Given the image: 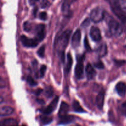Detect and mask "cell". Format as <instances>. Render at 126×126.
<instances>
[{"mask_svg":"<svg viewBox=\"0 0 126 126\" xmlns=\"http://www.w3.org/2000/svg\"><path fill=\"white\" fill-rule=\"evenodd\" d=\"M49 4V1L48 0H42L41 2V7L42 8H46Z\"/></svg>","mask_w":126,"mask_h":126,"instance_id":"32","label":"cell"},{"mask_svg":"<svg viewBox=\"0 0 126 126\" xmlns=\"http://www.w3.org/2000/svg\"><path fill=\"white\" fill-rule=\"evenodd\" d=\"M70 3L69 2V1L68 0H65L63 2L62 5V11L63 12H68L70 10Z\"/></svg>","mask_w":126,"mask_h":126,"instance_id":"23","label":"cell"},{"mask_svg":"<svg viewBox=\"0 0 126 126\" xmlns=\"http://www.w3.org/2000/svg\"><path fill=\"white\" fill-rule=\"evenodd\" d=\"M39 18L42 20H46L47 18V14L46 12L43 11V12H40V14H39Z\"/></svg>","mask_w":126,"mask_h":126,"instance_id":"31","label":"cell"},{"mask_svg":"<svg viewBox=\"0 0 126 126\" xmlns=\"http://www.w3.org/2000/svg\"><path fill=\"white\" fill-rule=\"evenodd\" d=\"M85 71H86V76H87V78L89 80L93 79L96 75L95 70L94 68L92 65L91 63H87V65H86Z\"/></svg>","mask_w":126,"mask_h":126,"instance_id":"11","label":"cell"},{"mask_svg":"<svg viewBox=\"0 0 126 126\" xmlns=\"http://www.w3.org/2000/svg\"><path fill=\"white\" fill-rule=\"evenodd\" d=\"M20 41L23 46L28 48H34L38 45V41L37 39L29 38L25 35L20 36Z\"/></svg>","mask_w":126,"mask_h":126,"instance_id":"5","label":"cell"},{"mask_svg":"<svg viewBox=\"0 0 126 126\" xmlns=\"http://www.w3.org/2000/svg\"><path fill=\"white\" fill-rule=\"evenodd\" d=\"M84 55H81L78 57L77 63L75 66V76L78 79H81L84 73Z\"/></svg>","mask_w":126,"mask_h":126,"instance_id":"4","label":"cell"},{"mask_svg":"<svg viewBox=\"0 0 126 126\" xmlns=\"http://www.w3.org/2000/svg\"><path fill=\"white\" fill-rule=\"evenodd\" d=\"M59 118H60V120H59V124H63V125L71 123V122L75 120V117L73 116L68 115V114L67 115L63 116H60Z\"/></svg>","mask_w":126,"mask_h":126,"instance_id":"16","label":"cell"},{"mask_svg":"<svg viewBox=\"0 0 126 126\" xmlns=\"http://www.w3.org/2000/svg\"><path fill=\"white\" fill-rule=\"evenodd\" d=\"M111 9L116 16L123 23L126 22V13L122 9L116 6L110 5Z\"/></svg>","mask_w":126,"mask_h":126,"instance_id":"6","label":"cell"},{"mask_svg":"<svg viewBox=\"0 0 126 126\" xmlns=\"http://www.w3.org/2000/svg\"><path fill=\"white\" fill-rule=\"evenodd\" d=\"M105 101V91L102 90L99 92L98 94L97 95L96 98V103H97V107L99 110H102L103 109V105H104Z\"/></svg>","mask_w":126,"mask_h":126,"instance_id":"12","label":"cell"},{"mask_svg":"<svg viewBox=\"0 0 126 126\" xmlns=\"http://www.w3.org/2000/svg\"><path fill=\"white\" fill-rule=\"evenodd\" d=\"M36 38L38 41H41L44 39L46 36V29L45 25L43 23L37 25L36 28Z\"/></svg>","mask_w":126,"mask_h":126,"instance_id":"9","label":"cell"},{"mask_svg":"<svg viewBox=\"0 0 126 126\" xmlns=\"http://www.w3.org/2000/svg\"><path fill=\"white\" fill-rule=\"evenodd\" d=\"M124 63H126V62L124 60H115V64L117 66H121L124 65Z\"/></svg>","mask_w":126,"mask_h":126,"instance_id":"35","label":"cell"},{"mask_svg":"<svg viewBox=\"0 0 126 126\" xmlns=\"http://www.w3.org/2000/svg\"><path fill=\"white\" fill-rule=\"evenodd\" d=\"M122 107H123V112H124V114L126 116V102L124 103V104L123 105V106H122Z\"/></svg>","mask_w":126,"mask_h":126,"instance_id":"37","label":"cell"},{"mask_svg":"<svg viewBox=\"0 0 126 126\" xmlns=\"http://www.w3.org/2000/svg\"><path fill=\"white\" fill-rule=\"evenodd\" d=\"M97 54L99 56L103 57L107 55V47L105 44H103L98 48L97 50Z\"/></svg>","mask_w":126,"mask_h":126,"instance_id":"21","label":"cell"},{"mask_svg":"<svg viewBox=\"0 0 126 126\" xmlns=\"http://www.w3.org/2000/svg\"><path fill=\"white\" fill-rule=\"evenodd\" d=\"M72 31L71 30H65L61 35L59 36V44L62 49H65L68 44L69 41H70V36H71Z\"/></svg>","mask_w":126,"mask_h":126,"instance_id":"3","label":"cell"},{"mask_svg":"<svg viewBox=\"0 0 126 126\" xmlns=\"http://www.w3.org/2000/svg\"><path fill=\"white\" fill-rule=\"evenodd\" d=\"M39 0H28V2H29V4L31 5V6H33V5L35 4Z\"/></svg>","mask_w":126,"mask_h":126,"instance_id":"36","label":"cell"},{"mask_svg":"<svg viewBox=\"0 0 126 126\" xmlns=\"http://www.w3.org/2000/svg\"><path fill=\"white\" fill-rule=\"evenodd\" d=\"M46 65H42L40 68V70H39V77L43 78V76L45 75L46 71Z\"/></svg>","mask_w":126,"mask_h":126,"instance_id":"28","label":"cell"},{"mask_svg":"<svg viewBox=\"0 0 126 126\" xmlns=\"http://www.w3.org/2000/svg\"><path fill=\"white\" fill-rule=\"evenodd\" d=\"M73 108L74 111L75 112H77V113H84V112H85L84 110L81 107L79 102H78L77 100L73 101Z\"/></svg>","mask_w":126,"mask_h":126,"instance_id":"20","label":"cell"},{"mask_svg":"<svg viewBox=\"0 0 126 126\" xmlns=\"http://www.w3.org/2000/svg\"><path fill=\"white\" fill-rule=\"evenodd\" d=\"M116 90L118 95L123 97L126 94V84L123 82H119L116 86Z\"/></svg>","mask_w":126,"mask_h":126,"instance_id":"14","label":"cell"},{"mask_svg":"<svg viewBox=\"0 0 126 126\" xmlns=\"http://www.w3.org/2000/svg\"><path fill=\"white\" fill-rule=\"evenodd\" d=\"M110 5L116 6L120 7L126 13V1L125 0H106Z\"/></svg>","mask_w":126,"mask_h":126,"instance_id":"13","label":"cell"},{"mask_svg":"<svg viewBox=\"0 0 126 126\" xmlns=\"http://www.w3.org/2000/svg\"><path fill=\"white\" fill-rule=\"evenodd\" d=\"M23 29H24L25 31H26L27 32H30L32 29V24L28 22H25L24 24H23Z\"/></svg>","mask_w":126,"mask_h":126,"instance_id":"27","label":"cell"},{"mask_svg":"<svg viewBox=\"0 0 126 126\" xmlns=\"http://www.w3.org/2000/svg\"><path fill=\"white\" fill-rule=\"evenodd\" d=\"M14 112V109L11 107L9 106H4L1 108L0 110V114L1 116H6L12 114Z\"/></svg>","mask_w":126,"mask_h":126,"instance_id":"18","label":"cell"},{"mask_svg":"<svg viewBox=\"0 0 126 126\" xmlns=\"http://www.w3.org/2000/svg\"><path fill=\"white\" fill-rule=\"evenodd\" d=\"M26 80H27V82H28V83L31 86H35L38 84H37V82L35 81V80L33 78V77H32V76H27Z\"/></svg>","mask_w":126,"mask_h":126,"instance_id":"25","label":"cell"},{"mask_svg":"<svg viewBox=\"0 0 126 126\" xmlns=\"http://www.w3.org/2000/svg\"><path fill=\"white\" fill-rule=\"evenodd\" d=\"M45 95L47 98H51L54 95V91L51 87H48L45 91Z\"/></svg>","mask_w":126,"mask_h":126,"instance_id":"24","label":"cell"},{"mask_svg":"<svg viewBox=\"0 0 126 126\" xmlns=\"http://www.w3.org/2000/svg\"><path fill=\"white\" fill-rule=\"evenodd\" d=\"M41 92H42V90L39 89H38L36 91V94L37 95H39L40 94Z\"/></svg>","mask_w":126,"mask_h":126,"instance_id":"38","label":"cell"},{"mask_svg":"<svg viewBox=\"0 0 126 126\" xmlns=\"http://www.w3.org/2000/svg\"><path fill=\"white\" fill-rule=\"evenodd\" d=\"M72 64H73L72 57H71V54L69 53V54H68L67 55V63H66V66H65V70H64V71H65V74L66 76L70 71L71 66H72Z\"/></svg>","mask_w":126,"mask_h":126,"instance_id":"19","label":"cell"},{"mask_svg":"<svg viewBox=\"0 0 126 126\" xmlns=\"http://www.w3.org/2000/svg\"><path fill=\"white\" fill-rule=\"evenodd\" d=\"M105 17V12L104 10L99 7H95L91 11L90 19L94 23H98L103 20Z\"/></svg>","mask_w":126,"mask_h":126,"instance_id":"2","label":"cell"},{"mask_svg":"<svg viewBox=\"0 0 126 126\" xmlns=\"http://www.w3.org/2000/svg\"><path fill=\"white\" fill-rule=\"evenodd\" d=\"M84 46H85V48H86V49L87 50V51H88V52L91 51V46H90V44H89V43L88 40H87V37H86V38H85Z\"/></svg>","mask_w":126,"mask_h":126,"instance_id":"30","label":"cell"},{"mask_svg":"<svg viewBox=\"0 0 126 126\" xmlns=\"http://www.w3.org/2000/svg\"><path fill=\"white\" fill-rule=\"evenodd\" d=\"M58 102H59V97L56 96L55 98H54L52 101L51 102V103L44 110H41V113H43V114H45V115H49V114H51L53 111L55 110L57 106Z\"/></svg>","mask_w":126,"mask_h":126,"instance_id":"7","label":"cell"},{"mask_svg":"<svg viewBox=\"0 0 126 126\" xmlns=\"http://www.w3.org/2000/svg\"><path fill=\"white\" fill-rule=\"evenodd\" d=\"M69 105L65 102H62L61 103L60 107V110L59 111V117L67 115L68 111L69 110Z\"/></svg>","mask_w":126,"mask_h":126,"instance_id":"15","label":"cell"},{"mask_svg":"<svg viewBox=\"0 0 126 126\" xmlns=\"http://www.w3.org/2000/svg\"><path fill=\"white\" fill-rule=\"evenodd\" d=\"M81 39V32L79 29H77L74 33L71 39V45L73 47L77 48L79 46Z\"/></svg>","mask_w":126,"mask_h":126,"instance_id":"10","label":"cell"},{"mask_svg":"<svg viewBox=\"0 0 126 126\" xmlns=\"http://www.w3.org/2000/svg\"><path fill=\"white\" fill-rule=\"evenodd\" d=\"M89 23H90V20L89 18H86V20H85L83 22H82V27H87V26L89 25Z\"/></svg>","mask_w":126,"mask_h":126,"instance_id":"34","label":"cell"},{"mask_svg":"<svg viewBox=\"0 0 126 126\" xmlns=\"http://www.w3.org/2000/svg\"><path fill=\"white\" fill-rule=\"evenodd\" d=\"M94 66H95L98 69H103L104 68V65H103V62L101 60H98L97 62L94 63Z\"/></svg>","mask_w":126,"mask_h":126,"instance_id":"29","label":"cell"},{"mask_svg":"<svg viewBox=\"0 0 126 126\" xmlns=\"http://www.w3.org/2000/svg\"><path fill=\"white\" fill-rule=\"evenodd\" d=\"M105 18L109 27L110 32L111 35L114 37H119V36L121 35L123 33V27L120 23L115 18L106 12Z\"/></svg>","mask_w":126,"mask_h":126,"instance_id":"1","label":"cell"},{"mask_svg":"<svg viewBox=\"0 0 126 126\" xmlns=\"http://www.w3.org/2000/svg\"><path fill=\"white\" fill-rule=\"evenodd\" d=\"M60 60L62 63H64L65 61V51H62L60 54Z\"/></svg>","mask_w":126,"mask_h":126,"instance_id":"33","label":"cell"},{"mask_svg":"<svg viewBox=\"0 0 126 126\" xmlns=\"http://www.w3.org/2000/svg\"><path fill=\"white\" fill-rule=\"evenodd\" d=\"M1 126H18V123L14 118H7L1 121Z\"/></svg>","mask_w":126,"mask_h":126,"instance_id":"17","label":"cell"},{"mask_svg":"<svg viewBox=\"0 0 126 126\" xmlns=\"http://www.w3.org/2000/svg\"><path fill=\"white\" fill-rule=\"evenodd\" d=\"M40 119H41V121L42 122L44 125H47V124H50V123L52 121V118L51 117L47 116L46 115H41L40 116Z\"/></svg>","mask_w":126,"mask_h":126,"instance_id":"22","label":"cell"},{"mask_svg":"<svg viewBox=\"0 0 126 126\" xmlns=\"http://www.w3.org/2000/svg\"><path fill=\"white\" fill-rule=\"evenodd\" d=\"M44 52H45V46L43 45L38 49L37 54H38V56L41 58H43L44 56Z\"/></svg>","mask_w":126,"mask_h":126,"instance_id":"26","label":"cell"},{"mask_svg":"<svg viewBox=\"0 0 126 126\" xmlns=\"http://www.w3.org/2000/svg\"><path fill=\"white\" fill-rule=\"evenodd\" d=\"M90 36L93 41L95 42H98L102 39V34H101L100 30L97 27H92L90 30Z\"/></svg>","mask_w":126,"mask_h":126,"instance_id":"8","label":"cell"}]
</instances>
